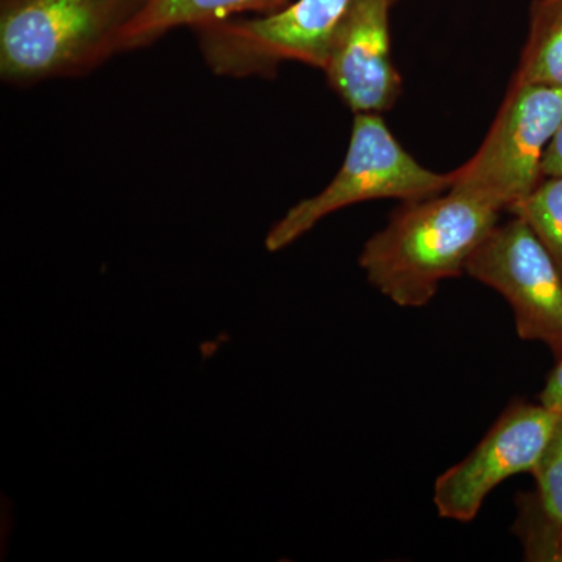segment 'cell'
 Here are the masks:
<instances>
[{
    "label": "cell",
    "mask_w": 562,
    "mask_h": 562,
    "mask_svg": "<svg viewBox=\"0 0 562 562\" xmlns=\"http://www.w3.org/2000/svg\"><path fill=\"white\" fill-rule=\"evenodd\" d=\"M501 209L449 190L403 202L383 231L362 247L360 268L375 290L402 308H420L443 280L461 277Z\"/></svg>",
    "instance_id": "cell-1"
},
{
    "label": "cell",
    "mask_w": 562,
    "mask_h": 562,
    "mask_svg": "<svg viewBox=\"0 0 562 562\" xmlns=\"http://www.w3.org/2000/svg\"><path fill=\"white\" fill-rule=\"evenodd\" d=\"M151 0H0V77L35 85L85 76L122 54Z\"/></svg>",
    "instance_id": "cell-2"
},
{
    "label": "cell",
    "mask_w": 562,
    "mask_h": 562,
    "mask_svg": "<svg viewBox=\"0 0 562 562\" xmlns=\"http://www.w3.org/2000/svg\"><path fill=\"white\" fill-rule=\"evenodd\" d=\"M450 187L452 172L439 173L422 166L392 135L383 114H355L341 169L324 190L295 203L272 225L266 249H286L322 220L347 206L380 199L422 201Z\"/></svg>",
    "instance_id": "cell-3"
},
{
    "label": "cell",
    "mask_w": 562,
    "mask_h": 562,
    "mask_svg": "<svg viewBox=\"0 0 562 562\" xmlns=\"http://www.w3.org/2000/svg\"><path fill=\"white\" fill-rule=\"evenodd\" d=\"M562 125V88L512 79L475 155L452 172L450 190L509 210L542 180V165Z\"/></svg>",
    "instance_id": "cell-4"
},
{
    "label": "cell",
    "mask_w": 562,
    "mask_h": 562,
    "mask_svg": "<svg viewBox=\"0 0 562 562\" xmlns=\"http://www.w3.org/2000/svg\"><path fill=\"white\" fill-rule=\"evenodd\" d=\"M355 0H294L272 14L192 29L205 65L231 79L276 76L281 63L324 69L333 33Z\"/></svg>",
    "instance_id": "cell-5"
},
{
    "label": "cell",
    "mask_w": 562,
    "mask_h": 562,
    "mask_svg": "<svg viewBox=\"0 0 562 562\" xmlns=\"http://www.w3.org/2000/svg\"><path fill=\"white\" fill-rule=\"evenodd\" d=\"M465 273L512 305L517 335L562 357V272L522 217L495 225L472 255Z\"/></svg>",
    "instance_id": "cell-6"
},
{
    "label": "cell",
    "mask_w": 562,
    "mask_h": 562,
    "mask_svg": "<svg viewBox=\"0 0 562 562\" xmlns=\"http://www.w3.org/2000/svg\"><path fill=\"white\" fill-rule=\"evenodd\" d=\"M560 412L539 403L516 402L498 417L468 457L438 476L432 502L439 516L469 524L498 484L532 472L557 425Z\"/></svg>",
    "instance_id": "cell-7"
},
{
    "label": "cell",
    "mask_w": 562,
    "mask_h": 562,
    "mask_svg": "<svg viewBox=\"0 0 562 562\" xmlns=\"http://www.w3.org/2000/svg\"><path fill=\"white\" fill-rule=\"evenodd\" d=\"M401 0H355L333 33L322 69L353 114H383L401 98L403 80L392 60L390 13Z\"/></svg>",
    "instance_id": "cell-8"
},
{
    "label": "cell",
    "mask_w": 562,
    "mask_h": 562,
    "mask_svg": "<svg viewBox=\"0 0 562 562\" xmlns=\"http://www.w3.org/2000/svg\"><path fill=\"white\" fill-rule=\"evenodd\" d=\"M290 3L291 0H151L128 27L121 50L124 54L149 46L176 29H194L244 13L262 16L277 13Z\"/></svg>",
    "instance_id": "cell-9"
},
{
    "label": "cell",
    "mask_w": 562,
    "mask_h": 562,
    "mask_svg": "<svg viewBox=\"0 0 562 562\" xmlns=\"http://www.w3.org/2000/svg\"><path fill=\"white\" fill-rule=\"evenodd\" d=\"M513 80L562 88V0H532Z\"/></svg>",
    "instance_id": "cell-10"
},
{
    "label": "cell",
    "mask_w": 562,
    "mask_h": 562,
    "mask_svg": "<svg viewBox=\"0 0 562 562\" xmlns=\"http://www.w3.org/2000/svg\"><path fill=\"white\" fill-rule=\"evenodd\" d=\"M536 491L517 498L519 516L550 528L562 527V409L541 460L532 469Z\"/></svg>",
    "instance_id": "cell-11"
},
{
    "label": "cell",
    "mask_w": 562,
    "mask_h": 562,
    "mask_svg": "<svg viewBox=\"0 0 562 562\" xmlns=\"http://www.w3.org/2000/svg\"><path fill=\"white\" fill-rule=\"evenodd\" d=\"M508 211L530 225L562 272V173L542 179Z\"/></svg>",
    "instance_id": "cell-12"
},
{
    "label": "cell",
    "mask_w": 562,
    "mask_h": 562,
    "mask_svg": "<svg viewBox=\"0 0 562 562\" xmlns=\"http://www.w3.org/2000/svg\"><path fill=\"white\" fill-rule=\"evenodd\" d=\"M513 530L522 542L525 560L562 562V527L550 528L538 520L517 516Z\"/></svg>",
    "instance_id": "cell-13"
},
{
    "label": "cell",
    "mask_w": 562,
    "mask_h": 562,
    "mask_svg": "<svg viewBox=\"0 0 562 562\" xmlns=\"http://www.w3.org/2000/svg\"><path fill=\"white\" fill-rule=\"evenodd\" d=\"M539 401L547 408H552L554 412L562 409V357L558 358L557 366L549 379H547L546 387H543Z\"/></svg>",
    "instance_id": "cell-14"
},
{
    "label": "cell",
    "mask_w": 562,
    "mask_h": 562,
    "mask_svg": "<svg viewBox=\"0 0 562 562\" xmlns=\"http://www.w3.org/2000/svg\"><path fill=\"white\" fill-rule=\"evenodd\" d=\"M562 173V125L547 150L542 165V179Z\"/></svg>",
    "instance_id": "cell-15"
}]
</instances>
